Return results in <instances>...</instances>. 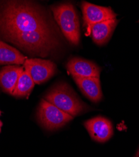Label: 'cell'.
<instances>
[{
	"mask_svg": "<svg viewBox=\"0 0 139 157\" xmlns=\"http://www.w3.org/2000/svg\"><path fill=\"white\" fill-rule=\"evenodd\" d=\"M23 67L9 65L0 70V87L3 91L13 94L21 73Z\"/></svg>",
	"mask_w": 139,
	"mask_h": 157,
	"instance_id": "cell-10",
	"label": "cell"
},
{
	"mask_svg": "<svg viewBox=\"0 0 139 157\" xmlns=\"http://www.w3.org/2000/svg\"><path fill=\"white\" fill-rule=\"evenodd\" d=\"M82 93L92 102L97 103L103 98L100 78L73 77Z\"/></svg>",
	"mask_w": 139,
	"mask_h": 157,
	"instance_id": "cell-9",
	"label": "cell"
},
{
	"mask_svg": "<svg viewBox=\"0 0 139 157\" xmlns=\"http://www.w3.org/2000/svg\"><path fill=\"white\" fill-rule=\"evenodd\" d=\"M83 26L85 27L86 36L91 35L93 26L97 23L108 20L116 19L115 14L111 8L97 6L86 2L82 3Z\"/></svg>",
	"mask_w": 139,
	"mask_h": 157,
	"instance_id": "cell-5",
	"label": "cell"
},
{
	"mask_svg": "<svg viewBox=\"0 0 139 157\" xmlns=\"http://www.w3.org/2000/svg\"><path fill=\"white\" fill-rule=\"evenodd\" d=\"M45 99L73 117L90 109L65 82L55 85L45 95Z\"/></svg>",
	"mask_w": 139,
	"mask_h": 157,
	"instance_id": "cell-2",
	"label": "cell"
},
{
	"mask_svg": "<svg viewBox=\"0 0 139 157\" xmlns=\"http://www.w3.org/2000/svg\"><path fill=\"white\" fill-rule=\"evenodd\" d=\"M54 18L64 36L72 44L80 42V30L77 12L71 3H63L51 8Z\"/></svg>",
	"mask_w": 139,
	"mask_h": 157,
	"instance_id": "cell-3",
	"label": "cell"
},
{
	"mask_svg": "<svg viewBox=\"0 0 139 157\" xmlns=\"http://www.w3.org/2000/svg\"><path fill=\"white\" fill-rule=\"evenodd\" d=\"M37 32L55 33L54 28L39 7L28 2H5L0 10V35L12 42Z\"/></svg>",
	"mask_w": 139,
	"mask_h": 157,
	"instance_id": "cell-1",
	"label": "cell"
},
{
	"mask_svg": "<svg viewBox=\"0 0 139 157\" xmlns=\"http://www.w3.org/2000/svg\"><path fill=\"white\" fill-rule=\"evenodd\" d=\"M2 126H3V123H2V121H0V132H1V129H2Z\"/></svg>",
	"mask_w": 139,
	"mask_h": 157,
	"instance_id": "cell-15",
	"label": "cell"
},
{
	"mask_svg": "<svg viewBox=\"0 0 139 157\" xmlns=\"http://www.w3.org/2000/svg\"><path fill=\"white\" fill-rule=\"evenodd\" d=\"M24 69L30 75L35 84L45 82L56 73V65L52 61L40 59H27L24 63Z\"/></svg>",
	"mask_w": 139,
	"mask_h": 157,
	"instance_id": "cell-6",
	"label": "cell"
},
{
	"mask_svg": "<svg viewBox=\"0 0 139 157\" xmlns=\"http://www.w3.org/2000/svg\"><path fill=\"white\" fill-rule=\"evenodd\" d=\"M27 59V57L15 48L0 40V65H20L24 63Z\"/></svg>",
	"mask_w": 139,
	"mask_h": 157,
	"instance_id": "cell-12",
	"label": "cell"
},
{
	"mask_svg": "<svg viewBox=\"0 0 139 157\" xmlns=\"http://www.w3.org/2000/svg\"><path fill=\"white\" fill-rule=\"evenodd\" d=\"M68 72L73 77H100V69L89 60L81 58H72L67 64Z\"/></svg>",
	"mask_w": 139,
	"mask_h": 157,
	"instance_id": "cell-8",
	"label": "cell"
},
{
	"mask_svg": "<svg viewBox=\"0 0 139 157\" xmlns=\"http://www.w3.org/2000/svg\"><path fill=\"white\" fill-rule=\"evenodd\" d=\"M37 117L40 124L49 131L60 129L73 119V116L44 99H42L40 102Z\"/></svg>",
	"mask_w": 139,
	"mask_h": 157,
	"instance_id": "cell-4",
	"label": "cell"
},
{
	"mask_svg": "<svg viewBox=\"0 0 139 157\" xmlns=\"http://www.w3.org/2000/svg\"><path fill=\"white\" fill-rule=\"evenodd\" d=\"M35 82L27 70L21 73L13 96L16 98H28L34 87Z\"/></svg>",
	"mask_w": 139,
	"mask_h": 157,
	"instance_id": "cell-13",
	"label": "cell"
},
{
	"mask_svg": "<svg viewBox=\"0 0 139 157\" xmlns=\"http://www.w3.org/2000/svg\"><path fill=\"white\" fill-rule=\"evenodd\" d=\"M84 126L91 138L98 143L107 141L113 134L111 121L102 116H97L85 121Z\"/></svg>",
	"mask_w": 139,
	"mask_h": 157,
	"instance_id": "cell-7",
	"label": "cell"
},
{
	"mask_svg": "<svg viewBox=\"0 0 139 157\" xmlns=\"http://www.w3.org/2000/svg\"><path fill=\"white\" fill-rule=\"evenodd\" d=\"M135 157H139V148H138V151H137V153H136V155Z\"/></svg>",
	"mask_w": 139,
	"mask_h": 157,
	"instance_id": "cell-14",
	"label": "cell"
},
{
	"mask_svg": "<svg viewBox=\"0 0 139 157\" xmlns=\"http://www.w3.org/2000/svg\"><path fill=\"white\" fill-rule=\"evenodd\" d=\"M118 23L117 19L108 20L93 26L91 35L93 42L98 45L106 44L115 30Z\"/></svg>",
	"mask_w": 139,
	"mask_h": 157,
	"instance_id": "cell-11",
	"label": "cell"
},
{
	"mask_svg": "<svg viewBox=\"0 0 139 157\" xmlns=\"http://www.w3.org/2000/svg\"><path fill=\"white\" fill-rule=\"evenodd\" d=\"M0 116H1V111H0Z\"/></svg>",
	"mask_w": 139,
	"mask_h": 157,
	"instance_id": "cell-16",
	"label": "cell"
}]
</instances>
